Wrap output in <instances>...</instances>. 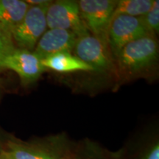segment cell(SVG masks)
<instances>
[{"label":"cell","mask_w":159,"mask_h":159,"mask_svg":"<svg viewBox=\"0 0 159 159\" xmlns=\"http://www.w3.org/2000/svg\"><path fill=\"white\" fill-rule=\"evenodd\" d=\"M158 56V42L154 35H148L124 46L116 57L121 70L135 74L153 65Z\"/></svg>","instance_id":"1"},{"label":"cell","mask_w":159,"mask_h":159,"mask_svg":"<svg viewBox=\"0 0 159 159\" xmlns=\"http://www.w3.org/2000/svg\"><path fill=\"white\" fill-rule=\"evenodd\" d=\"M51 2L41 5H30L22 21L12 34L16 48L33 51L39 40L47 31L46 13Z\"/></svg>","instance_id":"2"},{"label":"cell","mask_w":159,"mask_h":159,"mask_svg":"<svg viewBox=\"0 0 159 159\" xmlns=\"http://www.w3.org/2000/svg\"><path fill=\"white\" fill-rule=\"evenodd\" d=\"M77 3L81 19L87 30L94 36L108 43L107 33L117 1L81 0Z\"/></svg>","instance_id":"3"},{"label":"cell","mask_w":159,"mask_h":159,"mask_svg":"<svg viewBox=\"0 0 159 159\" xmlns=\"http://www.w3.org/2000/svg\"><path fill=\"white\" fill-rule=\"evenodd\" d=\"M47 28L71 31L77 36L88 34V30L81 19L77 2L58 0L51 2L46 13Z\"/></svg>","instance_id":"4"},{"label":"cell","mask_w":159,"mask_h":159,"mask_svg":"<svg viewBox=\"0 0 159 159\" xmlns=\"http://www.w3.org/2000/svg\"><path fill=\"white\" fill-rule=\"evenodd\" d=\"M150 35L139 17L118 15L113 17L108 27L107 39L115 57L124 46L134 40Z\"/></svg>","instance_id":"5"},{"label":"cell","mask_w":159,"mask_h":159,"mask_svg":"<svg viewBox=\"0 0 159 159\" xmlns=\"http://www.w3.org/2000/svg\"><path fill=\"white\" fill-rule=\"evenodd\" d=\"M0 69L13 71L24 85L35 82L46 70L41 60L33 52L16 47L3 59Z\"/></svg>","instance_id":"6"},{"label":"cell","mask_w":159,"mask_h":159,"mask_svg":"<svg viewBox=\"0 0 159 159\" xmlns=\"http://www.w3.org/2000/svg\"><path fill=\"white\" fill-rule=\"evenodd\" d=\"M75 56L94 70L104 71L111 67L108 43L89 33L79 37L74 48Z\"/></svg>","instance_id":"7"},{"label":"cell","mask_w":159,"mask_h":159,"mask_svg":"<svg viewBox=\"0 0 159 159\" xmlns=\"http://www.w3.org/2000/svg\"><path fill=\"white\" fill-rule=\"evenodd\" d=\"M77 39L78 36L71 31L49 29L39 40L33 52L41 61L57 53L71 52Z\"/></svg>","instance_id":"8"},{"label":"cell","mask_w":159,"mask_h":159,"mask_svg":"<svg viewBox=\"0 0 159 159\" xmlns=\"http://www.w3.org/2000/svg\"><path fill=\"white\" fill-rule=\"evenodd\" d=\"M30 5L22 0H0V31L12 39Z\"/></svg>","instance_id":"9"},{"label":"cell","mask_w":159,"mask_h":159,"mask_svg":"<svg viewBox=\"0 0 159 159\" xmlns=\"http://www.w3.org/2000/svg\"><path fill=\"white\" fill-rule=\"evenodd\" d=\"M42 64L45 69L58 72H71L76 71H94L90 66L80 60L69 52L57 53L43 59Z\"/></svg>","instance_id":"10"},{"label":"cell","mask_w":159,"mask_h":159,"mask_svg":"<svg viewBox=\"0 0 159 159\" xmlns=\"http://www.w3.org/2000/svg\"><path fill=\"white\" fill-rule=\"evenodd\" d=\"M5 152L9 159H63L47 149L13 142L8 143Z\"/></svg>","instance_id":"11"},{"label":"cell","mask_w":159,"mask_h":159,"mask_svg":"<svg viewBox=\"0 0 159 159\" xmlns=\"http://www.w3.org/2000/svg\"><path fill=\"white\" fill-rule=\"evenodd\" d=\"M154 0H120L117 1L113 17L125 15L133 17H141L148 13Z\"/></svg>","instance_id":"12"},{"label":"cell","mask_w":159,"mask_h":159,"mask_svg":"<svg viewBox=\"0 0 159 159\" xmlns=\"http://www.w3.org/2000/svg\"><path fill=\"white\" fill-rule=\"evenodd\" d=\"M140 21L148 32L149 34L153 35L159 31V1L154 0L153 4L148 13L139 17Z\"/></svg>","instance_id":"13"},{"label":"cell","mask_w":159,"mask_h":159,"mask_svg":"<svg viewBox=\"0 0 159 159\" xmlns=\"http://www.w3.org/2000/svg\"><path fill=\"white\" fill-rule=\"evenodd\" d=\"M16 48L11 38L7 36L0 31V65L6 55L11 52Z\"/></svg>","instance_id":"14"},{"label":"cell","mask_w":159,"mask_h":159,"mask_svg":"<svg viewBox=\"0 0 159 159\" xmlns=\"http://www.w3.org/2000/svg\"><path fill=\"white\" fill-rule=\"evenodd\" d=\"M144 159H159V145L158 143L148 151Z\"/></svg>","instance_id":"15"},{"label":"cell","mask_w":159,"mask_h":159,"mask_svg":"<svg viewBox=\"0 0 159 159\" xmlns=\"http://www.w3.org/2000/svg\"><path fill=\"white\" fill-rule=\"evenodd\" d=\"M26 2L29 5H41L43 4L48 2L49 1L47 0H26Z\"/></svg>","instance_id":"16"},{"label":"cell","mask_w":159,"mask_h":159,"mask_svg":"<svg viewBox=\"0 0 159 159\" xmlns=\"http://www.w3.org/2000/svg\"><path fill=\"white\" fill-rule=\"evenodd\" d=\"M0 159H9L7 155H6L5 150L0 152Z\"/></svg>","instance_id":"17"}]
</instances>
